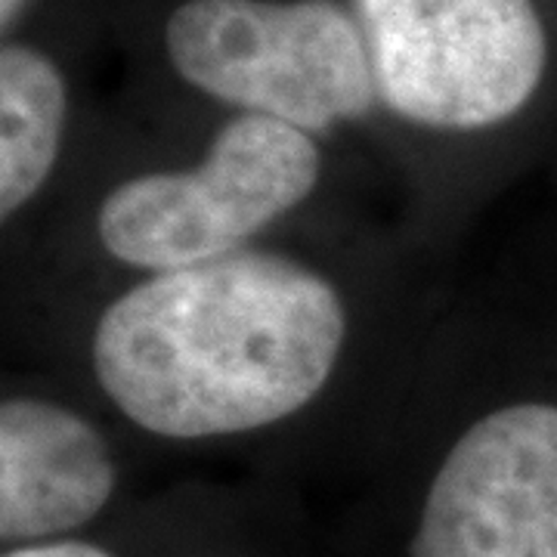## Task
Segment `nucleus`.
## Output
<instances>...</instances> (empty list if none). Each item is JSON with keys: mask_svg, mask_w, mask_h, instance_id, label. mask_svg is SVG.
<instances>
[{"mask_svg": "<svg viewBox=\"0 0 557 557\" xmlns=\"http://www.w3.org/2000/svg\"><path fill=\"white\" fill-rule=\"evenodd\" d=\"M87 298L75 325L84 394L168 446L255 443L322 418L379 332L372 282L298 230Z\"/></svg>", "mask_w": 557, "mask_h": 557, "instance_id": "1", "label": "nucleus"}, {"mask_svg": "<svg viewBox=\"0 0 557 557\" xmlns=\"http://www.w3.org/2000/svg\"><path fill=\"white\" fill-rule=\"evenodd\" d=\"M168 131L161 152L127 159L75 205L81 295L236 255L298 230L335 186L344 152L295 124L134 97Z\"/></svg>", "mask_w": 557, "mask_h": 557, "instance_id": "2", "label": "nucleus"}, {"mask_svg": "<svg viewBox=\"0 0 557 557\" xmlns=\"http://www.w3.org/2000/svg\"><path fill=\"white\" fill-rule=\"evenodd\" d=\"M139 100L260 115L397 159L350 0H102Z\"/></svg>", "mask_w": 557, "mask_h": 557, "instance_id": "3", "label": "nucleus"}, {"mask_svg": "<svg viewBox=\"0 0 557 557\" xmlns=\"http://www.w3.org/2000/svg\"><path fill=\"white\" fill-rule=\"evenodd\" d=\"M399 156L478 159L545 100V0H350Z\"/></svg>", "mask_w": 557, "mask_h": 557, "instance_id": "4", "label": "nucleus"}, {"mask_svg": "<svg viewBox=\"0 0 557 557\" xmlns=\"http://www.w3.org/2000/svg\"><path fill=\"white\" fill-rule=\"evenodd\" d=\"M453 421L409 557H557V399L480 391Z\"/></svg>", "mask_w": 557, "mask_h": 557, "instance_id": "5", "label": "nucleus"}, {"mask_svg": "<svg viewBox=\"0 0 557 557\" xmlns=\"http://www.w3.org/2000/svg\"><path fill=\"white\" fill-rule=\"evenodd\" d=\"M106 35L102 0H47L0 38V223L10 236L60 196L87 139V47Z\"/></svg>", "mask_w": 557, "mask_h": 557, "instance_id": "6", "label": "nucleus"}, {"mask_svg": "<svg viewBox=\"0 0 557 557\" xmlns=\"http://www.w3.org/2000/svg\"><path fill=\"white\" fill-rule=\"evenodd\" d=\"M112 421L87 394L7 381L0 397L3 548L81 536L121 490Z\"/></svg>", "mask_w": 557, "mask_h": 557, "instance_id": "7", "label": "nucleus"}, {"mask_svg": "<svg viewBox=\"0 0 557 557\" xmlns=\"http://www.w3.org/2000/svg\"><path fill=\"white\" fill-rule=\"evenodd\" d=\"M3 557H119L112 548L84 536L53 539V542H35V545H13L3 548Z\"/></svg>", "mask_w": 557, "mask_h": 557, "instance_id": "8", "label": "nucleus"}, {"mask_svg": "<svg viewBox=\"0 0 557 557\" xmlns=\"http://www.w3.org/2000/svg\"><path fill=\"white\" fill-rule=\"evenodd\" d=\"M44 3L47 0H0V38L32 20Z\"/></svg>", "mask_w": 557, "mask_h": 557, "instance_id": "9", "label": "nucleus"}]
</instances>
